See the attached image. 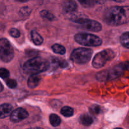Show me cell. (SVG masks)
Listing matches in <instances>:
<instances>
[{
    "label": "cell",
    "instance_id": "obj_7",
    "mask_svg": "<svg viewBox=\"0 0 129 129\" xmlns=\"http://www.w3.org/2000/svg\"><path fill=\"white\" fill-rule=\"evenodd\" d=\"M124 69V66H117L110 70H105L103 71L100 72L97 74L96 78L100 81H106L115 79L122 75Z\"/></svg>",
    "mask_w": 129,
    "mask_h": 129
},
{
    "label": "cell",
    "instance_id": "obj_11",
    "mask_svg": "<svg viewBox=\"0 0 129 129\" xmlns=\"http://www.w3.org/2000/svg\"><path fill=\"white\" fill-rule=\"evenodd\" d=\"M63 9L66 13H72L75 11L78 8L76 3L74 1H64L62 5Z\"/></svg>",
    "mask_w": 129,
    "mask_h": 129
},
{
    "label": "cell",
    "instance_id": "obj_12",
    "mask_svg": "<svg viewBox=\"0 0 129 129\" xmlns=\"http://www.w3.org/2000/svg\"><path fill=\"white\" fill-rule=\"evenodd\" d=\"M40 82V78L37 75H31L28 79L27 84L30 88H35Z\"/></svg>",
    "mask_w": 129,
    "mask_h": 129
},
{
    "label": "cell",
    "instance_id": "obj_6",
    "mask_svg": "<svg viewBox=\"0 0 129 129\" xmlns=\"http://www.w3.org/2000/svg\"><path fill=\"white\" fill-rule=\"evenodd\" d=\"M14 57V50L8 40L2 38L0 40V58L4 62H10Z\"/></svg>",
    "mask_w": 129,
    "mask_h": 129
},
{
    "label": "cell",
    "instance_id": "obj_23",
    "mask_svg": "<svg viewBox=\"0 0 129 129\" xmlns=\"http://www.w3.org/2000/svg\"><path fill=\"white\" fill-rule=\"evenodd\" d=\"M9 75H10V72L8 69L3 68L0 69V76L1 78H3V79L7 78L9 76Z\"/></svg>",
    "mask_w": 129,
    "mask_h": 129
},
{
    "label": "cell",
    "instance_id": "obj_20",
    "mask_svg": "<svg viewBox=\"0 0 129 129\" xmlns=\"http://www.w3.org/2000/svg\"><path fill=\"white\" fill-rule=\"evenodd\" d=\"M31 9L28 6H23V7L21 8L19 10V13L21 16H29L31 13Z\"/></svg>",
    "mask_w": 129,
    "mask_h": 129
},
{
    "label": "cell",
    "instance_id": "obj_16",
    "mask_svg": "<svg viewBox=\"0 0 129 129\" xmlns=\"http://www.w3.org/2000/svg\"><path fill=\"white\" fill-rule=\"evenodd\" d=\"M52 49L53 52L55 54H60V55H64L66 53V49L63 45L59 44H55L52 46Z\"/></svg>",
    "mask_w": 129,
    "mask_h": 129
},
{
    "label": "cell",
    "instance_id": "obj_17",
    "mask_svg": "<svg viewBox=\"0 0 129 129\" xmlns=\"http://www.w3.org/2000/svg\"><path fill=\"white\" fill-rule=\"evenodd\" d=\"M60 113L63 116L66 117H72L74 114V110L73 108L68 106L62 107L60 110Z\"/></svg>",
    "mask_w": 129,
    "mask_h": 129
},
{
    "label": "cell",
    "instance_id": "obj_25",
    "mask_svg": "<svg viewBox=\"0 0 129 129\" xmlns=\"http://www.w3.org/2000/svg\"><path fill=\"white\" fill-rule=\"evenodd\" d=\"M90 112L94 115H98L100 112V108L98 105H93L89 108Z\"/></svg>",
    "mask_w": 129,
    "mask_h": 129
},
{
    "label": "cell",
    "instance_id": "obj_5",
    "mask_svg": "<svg viewBox=\"0 0 129 129\" xmlns=\"http://www.w3.org/2000/svg\"><path fill=\"white\" fill-rule=\"evenodd\" d=\"M115 56V53L112 50H104L96 54L92 62V65L94 68H100L112 60Z\"/></svg>",
    "mask_w": 129,
    "mask_h": 129
},
{
    "label": "cell",
    "instance_id": "obj_1",
    "mask_svg": "<svg viewBox=\"0 0 129 129\" xmlns=\"http://www.w3.org/2000/svg\"><path fill=\"white\" fill-rule=\"evenodd\" d=\"M104 21L108 25L118 26L129 22V6H112L107 9L103 15Z\"/></svg>",
    "mask_w": 129,
    "mask_h": 129
},
{
    "label": "cell",
    "instance_id": "obj_18",
    "mask_svg": "<svg viewBox=\"0 0 129 129\" xmlns=\"http://www.w3.org/2000/svg\"><path fill=\"white\" fill-rule=\"evenodd\" d=\"M120 42L123 47L129 49V31L123 33L121 35Z\"/></svg>",
    "mask_w": 129,
    "mask_h": 129
},
{
    "label": "cell",
    "instance_id": "obj_9",
    "mask_svg": "<svg viewBox=\"0 0 129 129\" xmlns=\"http://www.w3.org/2000/svg\"><path fill=\"white\" fill-rule=\"evenodd\" d=\"M28 117V113L26 110L23 108H18L13 111L10 115V120L11 122L16 123L23 120Z\"/></svg>",
    "mask_w": 129,
    "mask_h": 129
},
{
    "label": "cell",
    "instance_id": "obj_27",
    "mask_svg": "<svg viewBox=\"0 0 129 129\" xmlns=\"http://www.w3.org/2000/svg\"><path fill=\"white\" fill-rule=\"evenodd\" d=\"M125 69H128L129 70V66H124Z\"/></svg>",
    "mask_w": 129,
    "mask_h": 129
},
{
    "label": "cell",
    "instance_id": "obj_13",
    "mask_svg": "<svg viewBox=\"0 0 129 129\" xmlns=\"http://www.w3.org/2000/svg\"><path fill=\"white\" fill-rule=\"evenodd\" d=\"M31 37L33 42L36 45H40L44 41L42 37L35 30H32L31 31Z\"/></svg>",
    "mask_w": 129,
    "mask_h": 129
},
{
    "label": "cell",
    "instance_id": "obj_28",
    "mask_svg": "<svg viewBox=\"0 0 129 129\" xmlns=\"http://www.w3.org/2000/svg\"><path fill=\"white\" fill-rule=\"evenodd\" d=\"M115 129H123V128H115Z\"/></svg>",
    "mask_w": 129,
    "mask_h": 129
},
{
    "label": "cell",
    "instance_id": "obj_22",
    "mask_svg": "<svg viewBox=\"0 0 129 129\" xmlns=\"http://www.w3.org/2000/svg\"><path fill=\"white\" fill-rule=\"evenodd\" d=\"M81 4L83 5L84 7H91V6H93L96 3V1H79Z\"/></svg>",
    "mask_w": 129,
    "mask_h": 129
},
{
    "label": "cell",
    "instance_id": "obj_8",
    "mask_svg": "<svg viewBox=\"0 0 129 129\" xmlns=\"http://www.w3.org/2000/svg\"><path fill=\"white\" fill-rule=\"evenodd\" d=\"M71 20L81 25L83 28L88 31H100L102 28V25L99 22L93 20H89L83 17H74Z\"/></svg>",
    "mask_w": 129,
    "mask_h": 129
},
{
    "label": "cell",
    "instance_id": "obj_3",
    "mask_svg": "<svg viewBox=\"0 0 129 129\" xmlns=\"http://www.w3.org/2000/svg\"><path fill=\"white\" fill-rule=\"evenodd\" d=\"M74 40L82 45L90 47H97L102 44V40L99 37L91 34L80 32L76 34Z\"/></svg>",
    "mask_w": 129,
    "mask_h": 129
},
{
    "label": "cell",
    "instance_id": "obj_4",
    "mask_svg": "<svg viewBox=\"0 0 129 129\" xmlns=\"http://www.w3.org/2000/svg\"><path fill=\"white\" fill-rule=\"evenodd\" d=\"M93 50L88 48H78L72 52L71 54V59L73 62L78 64H84L91 60Z\"/></svg>",
    "mask_w": 129,
    "mask_h": 129
},
{
    "label": "cell",
    "instance_id": "obj_19",
    "mask_svg": "<svg viewBox=\"0 0 129 129\" xmlns=\"http://www.w3.org/2000/svg\"><path fill=\"white\" fill-rule=\"evenodd\" d=\"M40 15L42 18H45V19H47V20H50V21L54 20V18H55L54 15H53L52 13H50V11H48V10H42L40 13Z\"/></svg>",
    "mask_w": 129,
    "mask_h": 129
},
{
    "label": "cell",
    "instance_id": "obj_10",
    "mask_svg": "<svg viewBox=\"0 0 129 129\" xmlns=\"http://www.w3.org/2000/svg\"><path fill=\"white\" fill-rule=\"evenodd\" d=\"M0 110H1L0 118L3 119L11 115V113L13 112V107L10 104L4 103L1 105L0 107Z\"/></svg>",
    "mask_w": 129,
    "mask_h": 129
},
{
    "label": "cell",
    "instance_id": "obj_14",
    "mask_svg": "<svg viewBox=\"0 0 129 129\" xmlns=\"http://www.w3.org/2000/svg\"><path fill=\"white\" fill-rule=\"evenodd\" d=\"M80 122L85 126H89L93 123V119L90 115L88 114H83L80 117Z\"/></svg>",
    "mask_w": 129,
    "mask_h": 129
},
{
    "label": "cell",
    "instance_id": "obj_26",
    "mask_svg": "<svg viewBox=\"0 0 129 129\" xmlns=\"http://www.w3.org/2000/svg\"><path fill=\"white\" fill-rule=\"evenodd\" d=\"M27 129H43V128H40V127H35V128H29Z\"/></svg>",
    "mask_w": 129,
    "mask_h": 129
},
{
    "label": "cell",
    "instance_id": "obj_15",
    "mask_svg": "<svg viewBox=\"0 0 129 129\" xmlns=\"http://www.w3.org/2000/svg\"><path fill=\"white\" fill-rule=\"evenodd\" d=\"M49 121L51 125L54 127H58L61 123V119L60 117L57 115L54 114V113L49 116Z\"/></svg>",
    "mask_w": 129,
    "mask_h": 129
},
{
    "label": "cell",
    "instance_id": "obj_24",
    "mask_svg": "<svg viewBox=\"0 0 129 129\" xmlns=\"http://www.w3.org/2000/svg\"><path fill=\"white\" fill-rule=\"evenodd\" d=\"M10 34L11 35V37L15 38H18L20 36V32L18 29L15 28H12L9 31Z\"/></svg>",
    "mask_w": 129,
    "mask_h": 129
},
{
    "label": "cell",
    "instance_id": "obj_21",
    "mask_svg": "<svg viewBox=\"0 0 129 129\" xmlns=\"http://www.w3.org/2000/svg\"><path fill=\"white\" fill-rule=\"evenodd\" d=\"M6 84L8 87L10 88H15L17 86V82L16 80L13 79H8L6 81Z\"/></svg>",
    "mask_w": 129,
    "mask_h": 129
},
{
    "label": "cell",
    "instance_id": "obj_2",
    "mask_svg": "<svg viewBox=\"0 0 129 129\" xmlns=\"http://www.w3.org/2000/svg\"><path fill=\"white\" fill-rule=\"evenodd\" d=\"M50 64L46 59L40 57H35L24 64L23 71L27 74L37 75L49 69Z\"/></svg>",
    "mask_w": 129,
    "mask_h": 129
}]
</instances>
